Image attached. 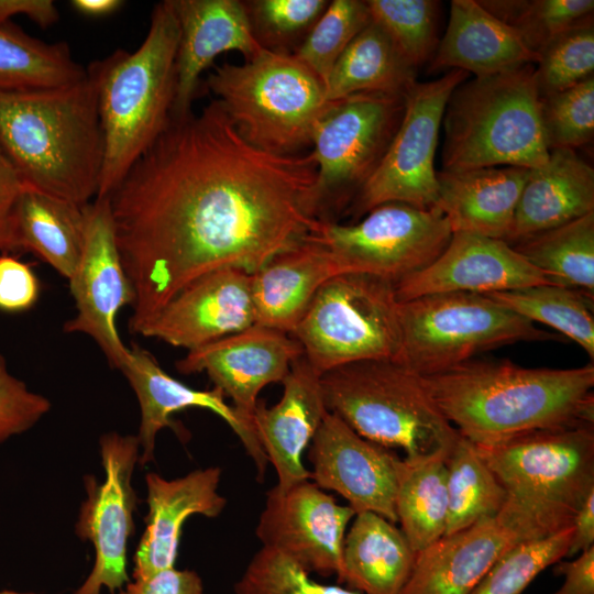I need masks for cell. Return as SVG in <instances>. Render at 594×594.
Listing matches in <instances>:
<instances>
[{
    "instance_id": "1f68e13d",
    "label": "cell",
    "mask_w": 594,
    "mask_h": 594,
    "mask_svg": "<svg viewBox=\"0 0 594 594\" xmlns=\"http://www.w3.org/2000/svg\"><path fill=\"white\" fill-rule=\"evenodd\" d=\"M417 68L372 20L334 64L326 82L329 102L359 92L406 98L417 84Z\"/></svg>"
},
{
    "instance_id": "ffe728a7",
    "label": "cell",
    "mask_w": 594,
    "mask_h": 594,
    "mask_svg": "<svg viewBox=\"0 0 594 594\" xmlns=\"http://www.w3.org/2000/svg\"><path fill=\"white\" fill-rule=\"evenodd\" d=\"M119 371L132 387L141 409L136 435L141 449L140 465L154 460L156 437L162 429L169 427L184 438L185 430L172 420V415L187 408H204L228 424L254 462L258 480L263 481L268 461L254 426L227 404L220 389L200 391L187 386L167 374L148 351L135 343L129 348V355Z\"/></svg>"
},
{
    "instance_id": "681fc988",
    "label": "cell",
    "mask_w": 594,
    "mask_h": 594,
    "mask_svg": "<svg viewBox=\"0 0 594 594\" xmlns=\"http://www.w3.org/2000/svg\"><path fill=\"white\" fill-rule=\"evenodd\" d=\"M23 184L0 151V251L18 249L16 206Z\"/></svg>"
},
{
    "instance_id": "f546056e",
    "label": "cell",
    "mask_w": 594,
    "mask_h": 594,
    "mask_svg": "<svg viewBox=\"0 0 594 594\" xmlns=\"http://www.w3.org/2000/svg\"><path fill=\"white\" fill-rule=\"evenodd\" d=\"M416 554L394 522L372 512L355 514L344 538L339 583L363 594H400Z\"/></svg>"
},
{
    "instance_id": "44dd1931",
    "label": "cell",
    "mask_w": 594,
    "mask_h": 594,
    "mask_svg": "<svg viewBox=\"0 0 594 594\" xmlns=\"http://www.w3.org/2000/svg\"><path fill=\"white\" fill-rule=\"evenodd\" d=\"M252 275L226 268L178 292L136 334L188 351L255 324Z\"/></svg>"
},
{
    "instance_id": "4316f807",
    "label": "cell",
    "mask_w": 594,
    "mask_h": 594,
    "mask_svg": "<svg viewBox=\"0 0 594 594\" xmlns=\"http://www.w3.org/2000/svg\"><path fill=\"white\" fill-rule=\"evenodd\" d=\"M342 273L329 250L305 237L252 274L255 324L290 334L319 288Z\"/></svg>"
},
{
    "instance_id": "f1b7e54d",
    "label": "cell",
    "mask_w": 594,
    "mask_h": 594,
    "mask_svg": "<svg viewBox=\"0 0 594 594\" xmlns=\"http://www.w3.org/2000/svg\"><path fill=\"white\" fill-rule=\"evenodd\" d=\"M519 35L477 0H452L444 35L430 59V72L461 69L483 77L537 64Z\"/></svg>"
},
{
    "instance_id": "6da1fadb",
    "label": "cell",
    "mask_w": 594,
    "mask_h": 594,
    "mask_svg": "<svg viewBox=\"0 0 594 594\" xmlns=\"http://www.w3.org/2000/svg\"><path fill=\"white\" fill-rule=\"evenodd\" d=\"M311 153L250 144L215 99L170 118L108 196L138 330L178 292L215 271L254 274L319 223Z\"/></svg>"
},
{
    "instance_id": "d4e9b609",
    "label": "cell",
    "mask_w": 594,
    "mask_h": 594,
    "mask_svg": "<svg viewBox=\"0 0 594 594\" xmlns=\"http://www.w3.org/2000/svg\"><path fill=\"white\" fill-rule=\"evenodd\" d=\"M318 373L301 355L283 380V395L267 407L257 403L253 425L261 447L277 474L274 486L283 492L310 480L302 453L328 413Z\"/></svg>"
},
{
    "instance_id": "ee69618b",
    "label": "cell",
    "mask_w": 594,
    "mask_h": 594,
    "mask_svg": "<svg viewBox=\"0 0 594 594\" xmlns=\"http://www.w3.org/2000/svg\"><path fill=\"white\" fill-rule=\"evenodd\" d=\"M328 3L326 0L245 1L258 43L265 50L280 53L301 44Z\"/></svg>"
},
{
    "instance_id": "603a6c76",
    "label": "cell",
    "mask_w": 594,
    "mask_h": 594,
    "mask_svg": "<svg viewBox=\"0 0 594 594\" xmlns=\"http://www.w3.org/2000/svg\"><path fill=\"white\" fill-rule=\"evenodd\" d=\"M178 21L176 88L170 118L191 112L201 74L221 53L238 51L250 59L264 48L256 40L245 1L172 0Z\"/></svg>"
},
{
    "instance_id": "9c48e42d",
    "label": "cell",
    "mask_w": 594,
    "mask_h": 594,
    "mask_svg": "<svg viewBox=\"0 0 594 594\" xmlns=\"http://www.w3.org/2000/svg\"><path fill=\"white\" fill-rule=\"evenodd\" d=\"M398 316L400 352L396 361L421 376L515 342L561 339L482 294L421 296L399 302Z\"/></svg>"
},
{
    "instance_id": "f907efd6",
    "label": "cell",
    "mask_w": 594,
    "mask_h": 594,
    "mask_svg": "<svg viewBox=\"0 0 594 594\" xmlns=\"http://www.w3.org/2000/svg\"><path fill=\"white\" fill-rule=\"evenodd\" d=\"M553 573L564 582L552 594H594V547L581 552L572 561H558Z\"/></svg>"
},
{
    "instance_id": "11a10c76",
    "label": "cell",
    "mask_w": 594,
    "mask_h": 594,
    "mask_svg": "<svg viewBox=\"0 0 594 594\" xmlns=\"http://www.w3.org/2000/svg\"><path fill=\"white\" fill-rule=\"evenodd\" d=\"M0 594H35V593H24V592H16V591H10V590H2L0 591Z\"/></svg>"
},
{
    "instance_id": "7402d4cb",
    "label": "cell",
    "mask_w": 594,
    "mask_h": 594,
    "mask_svg": "<svg viewBox=\"0 0 594 594\" xmlns=\"http://www.w3.org/2000/svg\"><path fill=\"white\" fill-rule=\"evenodd\" d=\"M548 283L504 240L453 232L444 251L427 267L395 283L399 302L444 293H493Z\"/></svg>"
},
{
    "instance_id": "484cf974",
    "label": "cell",
    "mask_w": 594,
    "mask_h": 594,
    "mask_svg": "<svg viewBox=\"0 0 594 594\" xmlns=\"http://www.w3.org/2000/svg\"><path fill=\"white\" fill-rule=\"evenodd\" d=\"M530 169L518 166L437 172L439 209L453 232L507 238Z\"/></svg>"
},
{
    "instance_id": "db71d44e",
    "label": "cell",
    "mask_w": 594,
    "mask_h": 594,
    "mask_svg": "<svg viewBox=\"0 0 594 594\" xmlns=\"http://www.w3.org/2000/svg\"><path fill=\"white\" fill-rule=\"evenodd\" d=\"M121 0H73L70 6L78 13L88 18H103L113 14L122 6Z\"/></svg>"
},
{
    "instance_id": "5bb4252c",
    "label": "cell",
    "mask_w": 594,
    "mask_h": 594,
    "mask_svg": "<svg viewBox=\"0 0 594 594\" xmlns=\"http://www.w3.org/2000/svg\"><path fill=\"white\" fill-rule=\"evenodd\" d=\"M103 481L85 475L87 497L81 503L75 532L95 549V563L74 594H100L121 590L130 580L127 551L133 535L138 496L132 476L140 458L136 436L107 432L99 439Z\"/></svg>"
},
{
    "instance_id": "2e32d148",
    "label": "cell",
    "mask_w": 594,
    "mask_h": 594,
    "mask_svg": "<svg viewBox=\"0 0 594 594\" xmlns=\"http://www.w3.org/2000/svg\"><path fill=\"white\" fill-rule=\"evenodd\" d=\"M354 516L350 506L307 480L267 492L255 535L262 547L280 552L307 573L336 575L339 583L345 532Z\"/></svg>"
},
{
    "instance_id": "60d3db41",
    "label": "cell",
    "mask_w": 594,
    "mask_h": 594,
    "mask_svg": "<svg viewBox=\"0 0 594 594\" xmlns=\"http://www.w3.org/2000/svg\"><path fill=\"white\" fill-rule=\"evenodd\" d=\"M572 527L524 540L502 554L470 594H521L544 569L568 552Z\"/></svg>"
},
{
    "instance_id": "3957f363",
    "label": "cell",
    "mask_w": 594,
    "mask_h": 594,
    "mask_svg": "<svg viewBox=\"0 0 594 594\" xmlns=\"http://www.w3.org/2000/svg\"><path fill=\"white\" fill-rule=\"evenodd\" d=\"M0 151L24 187L79 206L98 195L105 142L95 79L0 91Z\"/></svg>"
},
{
    "instance_id": "f35d334b",
    "label": "cell",
    "mask_w": 594,
    "mask_h": 594,
    "mask_svg": "<svg viewBox=\"0 0 594 594\" xmlns=\"http://www.w3.org/2000/svg\"><path fill=\"white\" fill-rule=\"evenodd\" d=\"M371 20L415 68L430 62L438 44L440 2L436 0H366Z\"/></svg>"
},
{
    "instance_id": "ba28073f",
    "label": "cell",
    "mask_w": 594,
    "mask_h": 594,
    "mask_svg": "<svg viewBox=\"0 0 594 594\" xmlns=\"http://www.w3.org/2000/svg\"><path fill=\"white\" fill-rule=\"evenodd\" d=\"M512 501L547 534L572 526L594 492V425L537 430L475 446Z\"/></svg>"
},
{
    "instance_id": "d590c367",
    "label": "cell",
    "mask_w": 594,
    "mask_h": 594,
    "mask_svg": "<svg viewBox=\"0 0 594 594\" xmlns=\"http://www.w3.org/2000/svg\"><path fill=\"white\" fill-rule=\"evenodd\" d=\"M448 513L444 536L499 514L507 493L474 443L459 437L446 459Z\"/></svg>"
},
{
    "instance_id": "7bdbcfd3",
    "label": "cell",
    "mask_w": 594,
    "mask_h": 594,
    "mask_svg": "<svg viewBox=\"0 0 594 594\" xmlns=\"http://www.w3.org/2000/svg\"><path fill=\"white\" fill-rule=\"evenodd\" d=\"M540 120L549 151L575 150L594 136V76L540 98Z\"/></svg>"
},
{
    "instance_id": "5b68a950",
    "label": "cell",
    "mask_w": 594,
    "mask_h": 594,
    "mask_svg": "<svg viewBox=\"0 0 594 594\" xmlns=\"http://www.w3.org/2000/svg\"><path fill=\"white\" fill-rule=\"evenodd\" d=\"M534 73L527 64L454 88L442 117V170L532 169L547 162Z\"/></svg>"
},
{
    "instance_id": "8d00e7d4",
    "label": "cell",
    "mask_w": 594,
    "mask_h": 594,
    "mask_svg": "<svg viewBox=\"0 0 594 594\" xmlns=\"http://www.w3.org/2000/svg\"><path fill=\"white\" fill-rule=\"evenodd\" d=\"M531 322H541L576 342L594 360V296L550 283L487 295Z\"/></svg>"
},
{
    "instance_id": "f6af8a7d",
    "label": "cell",
    "mask_w": 594,
    "mask_h": 594,
    "mask_svg": "<svg viewBox=\"0 0 594 594\" xmlns=\"http://www.w3.org/2000/svg\"><path fill=\"white\" fill-rule=\"evenodd\" d=\"M234 594H360L323 584L280 552L262 547L234 584Z\"/></svg>"
},
{
    "instance_id": "b9f144b4",
    "label": "cell",
    "mask_w": 594,
    "mask_h": 594,
    "mask_svg": "<svg viewBox=\"0 0 594 594\" xmlns=\"http://www.w3.org/2000/svg\"><path fill=\"white\" fill-rule=\"evenodd\" d=\"M539 98H544L594 76V24L588 19L553 40L535 67Z\"/></svg>"
},
{
    "instance_id": "ab89813d",
    "label": "cell",
    "mask_w": 594,
    "mask_h": 594,
    "mask_svg": "<svg viewBox=\"0 0 594 594\" xmlns=\"http://www.w3.org/2000/svg\"><path fill=\"white\" fill-rule=\"evenodd\" d=\"M370 22L366 1H330L305 40L292 54L326 86L338 58Z\"/></svg>"
},
{
    "instance_id": "d6986e66",
    "label": "cell",
    "mask_w": 594,
    "mask_h": 594,
    "mask_svg": "<svg viewBox=\"0 0 594 594\" xmlns=\"http://www.w3.org/2000/svg\"><path fill=\"white\" fill-rule=\"evenodd\" d=\"M301 355V345L289 333L254 324L188 351L176 369L182 374L205 372L237 413L253 425L260 392L271 383H282Z\"/></svg>"
},
{
    "instance_id": "74e56055",
    "label": "cell",
    "mask_w": 594,
    "mask_h": 594,
    "mask_svg": "<svg viewBox=\"0 0 594 594\" xmlns=\"http://www.w3.org/2000/svg\"><path fill=\"white\" fill-rule=\"evenodd\" d=\"M538 55L558 36L593 18V0H477Z\"/></svg>"
},
{
    "instance_id": "e575fe53",
    "label": "cell",
    "mask_w": 594,
    "mask_h": 594,
    "mask_svg": "<svg viewBox=\"0 0 594 594\" xmlns=\"http://www.w3.org/2000/svg\"><path fill=\"white\" fill-rule=\"evenodd\" d=\"M512 246L548 283L594 296V212L524 238Z\"/></svg>"
},
{
    "instance_id": "4fadbf2b",
    "label": "cell",
    "mask_w": 594,
    "mask_h": 594,
    "mask_svg": "<svg viewBox=\"0 0 594 594\" xmlns=\"http://www.w3.org/2000/svg\"><path fill=\"white\" fill-rule=\"evenodd\" d=\"M469 74L451 69L417 82L406 97L400 124L378 167L355 196L345 216L362 218L377 206L400 202L429 209L437 204L435 156L448 99Z\"/></svg>"
},
{
    "instance_id": "bcb514c9",
    "label": "cell",
    "mask_w": 594,
    "mask_h": 594,
    "mask_svg": "<svg viewBox=\"0 0 594 594\" xmlns=\"http://www.w3.org/2000/svg\"><path fill=\"white\" fill-rule=\"evenodd\" d=\"M50 409L51 402L12 375L0 354V444L31 429Z\"/></svg>"
},
{
    "instance_id": "cb8c5ba5",
    "label": "cell",
    "mask_w": 594,
    "mask_h": 594,
    "mask_svg": "<svg viewBox=\"0 0 594 594\" xmlns=\"http://www.w3.org/2000/svg\"><path fill=\"white\" fill-rule=\"evenodd\" d=\"M220 480L219 466L174 480L153 472L145 475L148 513L133 557V580L175 566L183 526L190 516L216 518L223 512L227 498L218 492Z\"/></svg>"
},
{
    "instance_id": "9a60e30c",
    "label": "cell",
    "mask_w": 594,
    "mask_h": 594,
    "mask_svg": "<svg viewBox=\"0 0 594 594\" xmlns=\"http://www.w3.org/2000/svg\"><path fill=\"white\" fill-rule=\"evenodd\" d=\"M85 238L79 263L68 279L76 316L64 323L67 333L90 337L109 365L119 370L129 355L116 319L134 299L116 240L108 197L84 206Z\"/></svg>"
},
{
    "instance_id": "8fae6325",
    "label": "cell",
    "mask_w": 594,
    "mask_h": 594,
    "mask_svg": "<svg viewBox=\"0 0 594 594\" xmlns=\"http://www.w3.org/2000/svg\"><path fill=\"white\" fill-rule=\"evenodd\" d=\"M406 98L359 92L332 101L311 145L317 166L310 195L314 218L344 212L383 160L405 112Z\"/></svg>"
},
{
    "instance_id": "30bf717a",
    "label": "cell",
    "mask_w": 594,
    "mask_h": 594,
    "mask_svg": "<svg viewBox=\"0 0 594 594\" xmlns=\"http://www.w3.org/2000/svg\"><path fill=\"white\" fill-rule=\"evenodd\" d=\"M398 305L393 282L342 273L319 288L290 336L320 374L360 361L397 360Z\"/></svg>"
},
{
    "instance_id": "52a82bcc",
    "label": "cell",
    "mask_w": 594,
    "mask_h": 594,
    "mask_svg": "<svg viewBox=\"0 0 594 594\" xmlns=\"http://www.w3.org/2000/svg\"><path fill=\"white\" fill-rule=\"evenodd\" d=\"M206 86L244 140L277 155L311 145L331 103L324 84L305 64L292 53L265 48L242 64L215 67Z\"/></svg>"
},
{
    "instance_id": "ac0fdd59",
    "label": "cell",
    "mask_w": 594,
    "mask_h": 594,
    "mask_svg": "<svg viewBox=\"0 0 594 594\" xmlns=\"http://www.w3.org/2000/svg\"><path fill=\"white\" fill-rule=\"evenodd\" d=\"M310 481L341 495L355 514L375 513L397 522L395 498L400 460L328 411L308 449Z\"/></svg>"
},
{
    "instance_id": "7a4b0ae2",
    "label": "cell",
    "mask_w": 594,
    "mask_h": 594,
    "mask_svg": "<svg viewBox=\"0 0 594 594\" xmlns=\"http://www.w3.org/2000/svg\"><path fill=\"white\" fill-rule=\"evenodd\" d=\"M421 377L444 418L475 446L537 430L594 425L593 363L548 369L470 360Z\"/></svg>"
},
{
    "instance_id": "8992f818",
    "label": "cell",
    "mask_w": 594,
    "mask_h": 594,
    "mask_svg": "<svg viewBox=\"0 0 594 594\" xmlns=\"http://www.w3.org/2000/svg\"><path fill=\"white\" fill-rule=\"evenodd\" d=\"M328 411L361 437L406 459L450 451L460 433L430 397L421 375L396 360H367L320 377Z\"/></svg>"
},
{
    "instance_id": "c3c4849f",
    "label": "cell",
    "mask_w": 594,
    "mask_h": 594,
    "mask_svg": "<svg viewBox=\"0 0 594 594\" xmlns=\"http://www.w3.org/2000/svg\"><path fill=\"white\" fill-rule=\"evenodd\" d=\"M120 594H204V583L197 572L174 566L142 580L129 581Z\"/></svg>"
},
{
    "instance_id": "83f0119b",
    "label": "cell",
    "mask_w": 594,
    "mask_h": 594,
    "mask_svg": "<svg viewBox=\"0 0 594 594\" xmlns=\"http://www.w3.org/2000/svg\"><path fill=\"white\" fill-rule=\"evenodd\" d=\"M591 212L593 167L575 150H551L543 165L530 169L505 241L512 245Z\"/></svg>"
},
{
    "instance_id": "7c38bea8",
    "label": "cell",
    "mask_w": 594,
    "mask_h": 594,
    "mask_svg": "<svg viewBox=\"0 0 594 594\" xmlns=\"http://www.w3.org/2000/svg\"><path fill=\"white\" fill-rule=\"evenodd\" d=\"M451 237L439 209L400 202L377 206L356 223L320 220L306 235L329 250L346 273H365L394 284L430 265Z\"/></svg>"
},
{
    "instance_id": "f5cc1de1",
    "label": "cell",
    "mask_w": 594,
    "mask_h": 594,
    "mask_svg": "<svg viewBox=\"0 0 594 594\" xmlns=\"http://www.w3.org/2000/svg\"><path fill=\"white\" fill-rule=\"evenodd\" d=\"M572 535L565 557H575L594 547V492L576 512L572 521Z\"/></svg>"
},
{
    "instance_id": "277c9868",
    "label": "cell",
    "mask_w": 594,
    "mask_h": 594,
    "mask_svg": "<svg viewBox=\"0 0 594 594\" xmlns=\"http://www.w3.org/2000/svg\"><path fill=\"white\" fill-rule=\"evenodd\" d=\"M178 21L172 0L157 3L134 52L117 50L87 70L97 87L105 156L96 198L108 197L166 129L176 88Z\"/></svg>"
},
{
    "instance_id": "7dc6e473",
    "label": "cell",
    "mask_w": 594,
    "mask_h": 594,
    "mask_svg": "<svg viewBox=\"0 0 594 594\" xmlns=\"http://www.w3.org/2000/svg\"><path fill=\"white\" fill-rule=\"evenodd\" d=\"M40 284L25 263L9 255L0 256V309L19 312L37 300Z\"/></svg>"
},
{
    "instance_id": "d6a6232c",
    "label": "cell",
    "mask_w": 594,
    "mask_h": 594,
    "mask_svg": "<svg viewBox=\"0 0 594 594\" xmlns=\"http://www.w3.org/2000/svg\"><path fill=\"white\" fill-rule=\"evenodd\" d=\"M450 451L400 460L395 510L400 530L416 553L446 534V459Z\"/></svg>"
},
{
    "instance_id": "e0dca14e",
    "label": "cell",
    "mask_w": 594,
    "mask_h": 594,
    "mask_svg": "<svg viewBox=\"0 0 594 594\" xmlns=\"http://www.w3.org/2000/svg\"><path fill=\"white\" fill-rule=\"evenodd\" d=\"M544 536L549 535L530 514L507 499L497 516L443 536L418 552L400 594H470L508 549Z\"/></svg>"
},
{
    "instance_id": "4dcf8cb0",
    "label": "cell",
    "mask_w": 594,
    "mask_h": 594,
    "mask_svg": "<svg viewBox=\"0 0 594 594\" xmlns=\"http://www.w3.org/2000/svg\"><path fill=\"white\" fill-rule=\"evenodd\" d=\"M15 218L18 249L32 252L69 279L84 246V206L23 186Z\"/></svg>"
},
{
    "instance_id": "836d02e7",
    "label": "cell",
    "mask_w": 594,
    "mask_h": 594,
    "mask_svg": "<svg viewBox=\"0 0 594 594\" xmlns=\"http://www.w3.org/2000/svg\"><path fill=\"white\" fill-rule=\"evenodd\" d=\"M86 76L67 43H45L9 22L0 25V91L58 88Z\"/></svg>"
},
{
    "instance_id": "816d5d0a",
    "label": "cell",
    "mask_w": 594,
    "mask_h": 594,
    "mask_svg": "<svg viewBox=\"0 0 594 594\" xmlns=\"http://www.w3.org/2000/svg\"><path fill=\"white\" fill-rule=\"evenodd\" d=\"M15 15H25L43 29L54 25L59 18L52 0H0V25Z\"/></svg>"
}]
</instances>
